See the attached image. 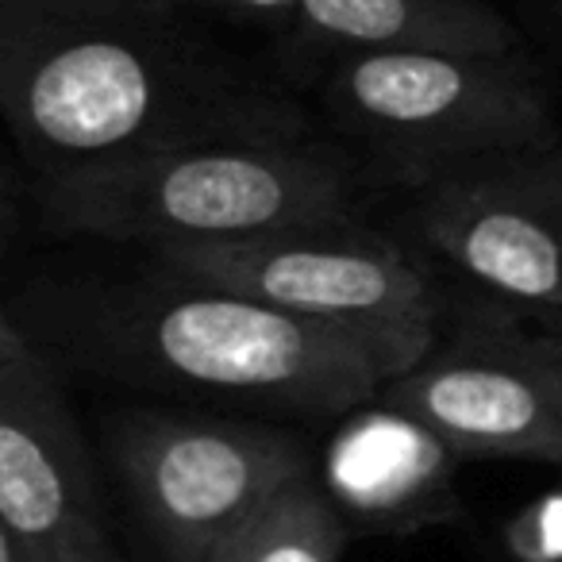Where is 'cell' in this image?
<instances>
[{"label": "cell", "instance_id": "ba28073f", "mask_svg": "<svg viewBox=\"0 0 562 562\" xmlns=\"http://www.w3.org/2000/svg\"><path fill=\"white\" fill-rule=\"evenodd\" d=\"M413 220L420 239L477 290L562 331V150L554 143L420 181Z\"/></svg>", "mask_w": 562, "mask_h": 562}, {"label": "cell", "instance_id": "7c38bea8", "mask_svg": "<svg viewBox=\"0 0 562 562\" xmlns=\"http://www.w3.org/2000/svg\"><path fill=\"white\" fill-rule=\"evenodd\" d=\"M347 536L351 528L313 474L281 493L224 562H344Z\"/></svg>", "mask_w": 562, "mask_h": 562}, {"label": "cell", "instance_id": "2e32d148", "mask_svg": "<svg viewBox=\"0 0 562 562\" xmlns=\"http://www.w3.org/2000/svg\"><path fill=\"white\" fill-rule=\"evenodd\" d=\"M78 562H124V559H120V554L112 551V547H101V551L86 554V559H78Z\"/></svg>", "mask_w": 562, "mask_h": 562}, {"label": "cell", "instance_id": "52a82bcc", "mask_svg": "<svg viewBox=\"0 0 562 562\" xmlns=\"http://www.w3.org/2000/svg\"><path fill=\"white\" fill-rule=\"evenodd\" d=\"M378 397L428 424L459 459L562 470V331L462 316Z\"/></svg>", "mask_w": 562, "mask_h": 562}, {"label": "cell", "instance_id": "8992f818", "mask_svg": "<svg viewBox=\"0 0 562 562\" xmlns=\"http://www.w3.org/2000/svg\"><path fill=\"white\" fill-rule=\"evenodd\" d=\"M109 459L166 562H224L281 493L313 477L293 431L166 408L112 416Z\"/></svg>", "mask_w": 562, "mask_h": 562}, {"label": "cell", "instance_id": "9a60e30c", "mask_svg": "<svg viewBox=\"0 0 562 562\" xmlns=\"http://www.w3.org/2000/svg\"><path fill=\"white\" fill-rule=\"evenodd\" d=\"M0 562H47L43 554H35L27 543H20L16 536L0 531Z\"/></svg>", "mask_w": 562, "mask_h": 562}, {"label": "cell", "instance_id": "7a4b0ae2", "mask_svg": "<svg viewBox=\"0 0 562 562\" xmlns=\"http://www.w3.org/2000/svg\"><path fill=\"white\" fill-rule=\"evenodd\" d=\"M4 313L55 362L120 385L347 416L390 382L382 359L355 339L158 258L135 278L32 281Z\"/></svg>", "mask_w": 562, "mask_h": 562}, {"label": "cell", "instance_id": "e0dca14e", "mask_svg": "<svg viewBox=\"0 0 562 562\" xmlns=\"http://www.w3.org/2000/svg\"><path fill=\"white\" fill-rule=\"evenodd\" d=\"M554 12H559V20H562V0H554Z\"/></svg>", "mask_w": 562, "mask_h": 562}, {"label": "cell", "instance_id": "4fadbf2b", "mask_svg": "<svg viewBox=\"0 0 562 562\" xmlns=\"http://www.w3.org/2000/svg\"><path fill=\"white\" fill-rule=\"evenodd\" d=\"M513 562H562V485L531 497L501 531Z\"/></svg>", "mask_w": 562, "mask_h": 562}, {"label": "cell", "instance_id": "30bf717a", "mask_svg": "<svg viewBox=\"0 0 562 562\" xmlns=\"http://www.w3.org/2000/svg\"><path fill=\"white\" fill-rule=\"evenodd\" d=\"M454 462L459 454L428 424L378 397L344 416L316 482L347 528L413 536L462 516Z\"/></svg>", "mask_w": 562, "mask_h": 562}, {"label": "cell", "instance_id": "5bb4252c", "mask_svg": "<svg viewBox=\"0 0 562 562\" xmlns=\"http://www.w3.org/2000/svg\"><path fill=\"white\" fill-rule=\"evenodd\" d=\"M201 16H216L243 32L305 43V0H189Z\"/></svg>", "mask_w": 562, "mask_h": 562}, {"label": "cell", "instance_id": "277c9868", "mask_svg": "<svg viewBox=\"0 0 562 562\" xmlns=\"http://www.w3.org/2000/svg\"><path fill=\"white\" fill-rule=\"evenodd\" d=\"M331 120L408 186L554 143L543 86L516 55L347 50L321 81Z\"/></svg>", "mask_w": 562, "mask_h": 562}, {"label": "cell", "instance_id": "3957f363", "mask_svg": "<svg viewBox=\"0 0 562 562\" xmlns=\"http://www.w3.org/2000/svg\"><path fill=\"white\" fill-rule=\"evenodd\" d=\"M359 186L351 155L316 135H290L196 143L50 173L35 178V204L55 235L162 250L351 216Z\"/></svg>", "mask_w": 562, "mask_h": 562}, {"label": "cell", "instance_id": "8fae6325", "mask_svg": "<svg viewBox=\"0 0 562 562\" xmlns=\"http://www.w3.org/2000/svg\"><path fill=\"white\" fill-rule=\"evenodd\" d=\"M305 43L324 50L513 55L516 32L490 0H305Z\"/></svg>", "mask_w": 562, "mask_h": 562}, {"label": "cell", "instance_id": "9c48e42d", "mask_svg": "<svg viewBox=\"0 0 562 562\" xmlns=\"http://www.w3.org/2000/svg\"><path fill=\"white\" fill-rule=\"evenodd\" d=\"M0 531L47 562L112 547L93 454L55 359L9 313L0 321Z\"/></svg>", "mask_w": 562, "mask_h": 562}, {"label": "cell", "instance_id": "5b68a950", "mask_svg": "<svg viewBox=\"0 0 562 562\" xmlns=\"http://www.w3.org/2000/svg\"><path fill=\"white\" fill-rule=\"evenodd\" d=\"M150 258L189 278L293 313L382 359L390 382L439 339V290L413 255L351 216L224 243H181Z\"/></svg>", "mask_w": 562, "mask_h": 562}, {"label": "cell", "instance_id": "6da1fadb", "mask_svg": "<svg viewBox=\"0 0 562 562\" xmlns=\"http://www.w3.org/2000/svg\"><path fill=\"white\" fill-rule=\"evenodd\" d=\"M0 112L32 178L313 135L189 0H0Z\"/></svg>", "mask_w": 562, "mask_h": 562}]
</instances>
